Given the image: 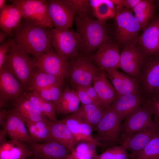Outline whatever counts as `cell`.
<instances>
[{
	"mask_svg": "<svg viewBox=\"0 0 159 159\" xmlns=\"http://www.w3.org/2000/svg\"><path fill=\"white\" fill-rule=\"evenodd\" d=\"M14 101L11 109L20 117L25 124L29 121L49 120L23 95Z\"/></svg>",
	"mask_w": 159,
	"mask_h": 159,
	"instance_id": "25",
	"label": "cell"
},
{
	"mask_svg": "<svg viewBox=\"0 0 159 159\" xmlns=\"http://www.w3.org/2000/svg\"><path fill=\"white\" fill-rule=\"evenodd\" d=\"M84 87L88 95L95 103L96 105L100 106L98 97L93 86L90 85Z\"/></svg>",
	"mask_w": 159,
	"mask_h": 159,
	"instance_id": "44",
	"label": "cell"
},
{
	"mask_svg": "<svg viewBox=\"0 0 159 159\" xmlns=\"http://www.w3.org/2000/svg\"><path fill=\"white\" fill-rule=\"evenodd\" d=\"M25 89L11 70H0V107L4 109L11 101H14L23 95Z\"/></svg>",
	"mask_w": 159,
	"mask_h": 159,
	"instance_id": "14",
	"label": "cell"
},
{
	"mask_svg": "<svg viewBox=\"0 0 159 159\" xmlns=\"http://www.w3.org/2000/svg\"><path fill=\"white\" fill-rule=\"evenodd\" d=\"M155 11L154 1L141 0L133 10L134 15L143 30L153 18Z\"/></svg>",
	"mask_w": 159,
	"mask_h": 159,
	"instance_id": "31",
	"label": "cell"
},
{
	"mask_svg": "<svg viewBox=\"0 0 159 159\" xmlns=\"http://www.w3.org/2000/svg\"><path fill=\"white\" fill-rule=\"evenodd\" d=\"M52 28L23 19L13 30L11 38L16 44L37 59L54 49L52 44Z\"/></svg>",
	"mask_w": 159,
	"mask_h": 159,
	"instance_id": "1",
	"label": "cell"
},
{
	"mask_svg": "<svg viewBox=\"0 0 159 159\" xmlns=\"http://www.w3.org/2000/svg\"><path fill=\"white\" fill-rule=\"evenodd\" d=\"M75 7L77 14H82L88 15L87 13L91 8L89 0H70Z\"/></svg>",
	"mask_w": 159,
	"mask_h": 159,
	"instance_id": "42",
	"label": "cell"
},
{
	"mask_svg": "<svg viewBox=\"0 0 159 159\" xmlns=\"http://www.w3.org/2000/svg\"><path fill=\"white\" fill-rule=\"evenodd\" d=\"M141 0H121L120 7H124L132 11Z\"/></svg>",
	"mask_w": 159,
	"mask_h": 159,
	"instance_id": "45",
	"label": "cell"
},
{
	"mask_svg": "<svg viewBox=\"0 0 159 159\" xmlns=\"http://www.w3.org/2000/svg\"><path fill=\"white\" fill-rule=\"evenodd\" d=\"M117 94V97L129 94H141L138 81L117 69L105 71Z\"/></svg>",
	"mask_w": 159,
	"mask_h": 159,
	"instance_id": "19",
	"label": "cell"
},
{
	"mask_svg": "<svg viewBox=\"0 0 159 159\" xmlns=\"http://www.w3.org/2000/svg\"><path fill=\"white\" fill-rule=\"evenodd\" d=\"M23 16L19 9L14 4H6L0 11V28L9 37L13 30L19 24Z\"/></svg>",
	"mask_w": 159,
	"mask_h": 159,
	"instance_id": "24",
	"label": "cell"
},
{
	"mask_svg": "<svg viewBox=\"0 0 159 159\" xmlns=\"http://www.w3.org/2000/svg\"><path fill=\"white\" fill-rule=\"evenodd\" d=\"M21 12L23 19L39 26L53 28L47 9V0H12Z\"/></svg>",
	"mask_w": 159,
	"mask_h": 159,
	"instance_id": "11",
	"label": "cell"
},
{
	"mask_svg": "<svg viewBox=\"0 0 159 159\" xmlns=\"http://www.w3.org/2000/svg\"><path fill=\"white\" fill-rule=\"evenodd\" d=\"M120 53L117 42H107L100 45L96 52L89 56L100 70L105 71L119 68Z\"/></svg>",
	"mask_w": 159,
	"mask_h": 159,
	"instance_id": "13",
	"label": "cell"
},
{
	"mask_svg": "<svg viewBox=\"0 0 159 159\" xmlns=\"http://www.w3.org/2000/svg\"><path fill=\"white\" fill-rule=\"evenodd\" d=\"M157 117L158 118V120H159V116L158 117Z\"/></svg>",
	"mask_w": 159,
	"mask_h": 159,
	"instance_id": "49",
	"label": "cell"
},
{
	"mask_svg": "<svg viewBox=\"0 0 159 159\" xmlns=\"http://www.w3.org/2000/svg\"><path fill=\"white\" fill-rule=\"evenodd\" d=\"M78 98L82 105L94 104L96 105L90 98L84 87H73Z\"/></svg>",
	"mask_w": 159,
	"mask_h": 159,
	"instance_id": "40",
	"label": "cell"
},
{
	"mask_svg": "<svg viewBox=\"0 0 159 159\" xmlns=\"http://www.w3.org/2000/svg\"><path fill=\"white\" fill-rule=\"evenodd\" d=\"M36 59L16 44L11 38L10 49L3 68L11 71L23 87L27 89L36 68Z\"/></svg>",
	"mask_w": 159,
	"mask_h": 159,
	"instance_id": "3",
	"label": "cell"
},
{
	"mask_svg": "<svg viewBox=\"0 0 159 159\" xmlns=\"http://www.w3.org/2000/svg\"><path fill=\"white\" fill-rule=\"evenodd\" d=\"M62 120L68 127L78 143L90 142L102 147L92 135V128L76 112Z\"/></svg>",
	"mask_w": 159,
	"mask_h": 159,
	"instance_id": "20",
	"label": "cell"
},
{
	"mask_svg": "<svg viewBox=\"0 0 159 159\" xmlns=\"http://www.w3.org/2000/svg\"><path fill=\"white\" fill-rule=\"evenodd\" d=\"M159 133V123L136 132L121 144L130 153V155L141 151Z\"/></svg>",
	"mask_w": 159,
	"mask_h": 159,
	"instance_id": "22",
	"label": "cell"
},
{
	"mask_svg": "<svg viewBox=\"0 0 159 159\" xmlns=\"http://www.w3.org/2000/svg\"><path fill=\"white\" fill-rule=\"evenodd\" d=\"M62 87V85H55L33 92L53 104L55 107L63 92Z\"/></svg>",
	"mask_w": 159,
	"mask_h": 159,
	"instance_id": "36",
	"label": "cell"
},
{
	"mask_svg": "<svg viewBox=\"0 0 159 159\" xmlns=\"http://www.w3.org/2000/svg\"><path fill=\"white\" fill-rule=\"evenodd\" d=\"M145 57L137 44L126 46L120 53L119 69L138 81Z\"/></svg>",
	"mask_w": 159,
	"mask_h": 159,
	"instance_id": "17",
	"label": "cell"
},
{
	"mask_svg": "<svg viewBox=\"0 0 159 159\" xmlns=\"http://www.w3.org/2000/svg\"><path fill=\"white\" fill-rule=\"evenodd\" d=\"M89 2L93 15L97 19L106 22L115 17L117 7L111 0H90Z\"/></svg>",
	"mask_w": 159,
	"mask_h": 159,
	"instance_id": "30",
	"label": "cell"
},
{
	"mask_svg": "<svg viewBox=\"0 0 159 159\" xmlns=\"http://www.w3.org/2000/svg\"><path fill=\"white\" fill-rule=\"evenodd\" d=\"M93 84L98 97L100 106L107 109L115 100L117 94L105 71H101L96 76Z\"/></svg>",
	"mask_w": 159,
	"mask_h": 159,
	"instance_id": "21",
	"label": "cell"
},
{
	"mask_svg": "<svg viewBox=\"0 0 159 159\" xmlns=\"http://www.w3.org/2000/svg\"><path fill=\"white\" fill-rule=\"evenodd\" d=\"M49 15L55 28H70L77 13L70 0H47Z\"/></svg>",
	"mask_w": 159,
	"mask_h": 159,
	"instance_id": "12",
	"label": "cell"
},
{
	"mask_svg": "<svg viewBox=\"0 0 159 159\" xmlns=\"http://www.w3.org/2000/svg\"><path fill=\"white\" fill-rule=\"evenodd\" d=\"M52 140L63 145L71 151L78 143L65 124L62 120L49 121Z\"/></svg>",
	"mask_w": 159,
	"mask_h": 159,
	"instance_id": "26",
	"label": "cell"
},
{
	"mask_svg": "<svg viewBox=\"0 0 159 159\" xmlns=\"http://www.w3.org/2000/svg\"><path fill=\"white\" fill-rule=\"evenodd\" d=\"M49 121H29L25 123L31 137L35 143H42L52 140Z\"/></svg>",
	"mask_w": 159,
	"mask_h": 159,
	"instance_id": "33",
	"label": "cell"
},
{
	"mask_svg": "<svg viewBox=\"0 0 159 159\" xmlns=\"http://www.w3.org/2000/svg\"><path fill=\"white\" fill-rule=\"evenodd\" d=\"M155 1L156 2L157 4H158V5L159 6V0H156Z\"/></svg>",
	"mask_w": 159,
	"mask_h": 159,
	"instance_id": "48",
	"label": "cell"
},
{
	"mask_svg": "<svg viewBox=\"0 0 159 159\" xmlns=\"http://www.w3.org/2000/svg\"><path fill=\"white\" fill-rule=\"evenodd\" d=\"M101 71L89 56L78 54L69 61L68 77L73 87L92 85Z\"/></svg>",
	"mask_w": 159,
	"mask_h": 159,
	"instance_id": "6",
	"label": "cell"
},
{
	"mask_svg": "<svg viewBox=\"0 0 159 159\" xmlns=\"http://www.w3.org/2000/svg\"><path fill=\"white\" fill-rule=\"evenodd\" d=\"M0 142L6 140V136L28 144L35 143L31 137L20 117L11 109L0 110Z\"/></svg>",
	"mask_w": 159,
	"mask_h": 159,
	"instance_id": "7",
	"label": "cell"
},
{
	"mask_svg": "<svg viewBox=\"0 0 159 159\" xmlns=\"http://www.w3.org/2000/svg\"><path fill=\"white\" fill-rule=\"evenodd\" d=\"M23 95L29 100L35 108L43 114L42 103L40 97L34 93L28 90L25 91Z\"/></svg>",
	"mask_w": 159,
	"mask_h": 159,
	"instance_id": "39",
	"label": "cell"
},
{
	"mask_svg": "<svg viewBox=\"0 0 159 159\" xmlns=\"http://www.w3.org/2000/svg\"><path fill=\"white\" fill-rule=\"evenodd\" d=\"M6 0H0V10H1L6 4Z\"/></svg>",
	"mask_w": 159,
	"mask_h": 159,
	"instance_id": "47",
	"label": "cell"
},
{
	"mask_svg": "<svg viewBox=\"0 0 159 159\" xmlns=\"http://www.w3.org/2000/svg\"><path fill=\"white\" fill-rule=\"evenodd\" d=\"M28 159L27 158V159Z\"/></svg>",
	"mask_w": 159,
	"mask_h": 159,
	"instance_id": "50",
	"label": "cell"
},
{
	"mask_svg": "<svg viewBox=\"0 0 159 159\" xmlns=\"http://www.w3.org/2000/svg\"><path fill=\"white\" fill-rule=\"evenodd\" d=\"M70 28H52V44L54 50L69 61L81 50L80 38Z\"/></svg>",
	"mask_w": 159,
	"mask_h": 159,
	"instance_id": "8",
	"label": "cell"
},
{
	"mask_svg": "<svg viewBox=\"0 0 159 159\" xmlns=\"http://www.w3.org/2000/svg\"><path fill=\"white\" fill-rule=\"evenodd\" d=\"M121 122L118 114L111 107L106 110L94 129L96 132L94 138L102 147L108 148L120 145Z\"/></svg>",
	"mask_w": 159,
	"mask_h": 159,
	"instance_id": "4",
	"label": "cell"
},
{
	"mask_svg": "<svg viewBox=\"0 0 159 159\" xmlns=\"http://www.w3.org/2000/svg\"><path fill=\"white\" fill-rule=\"evenodd\" d=\"M144 100L140 94H127L117 97L110 107L118 114L122 122L142 105Z\"/></svg>",
	"mask_w": 159,
	"mask_h": 159,
	"instance_id": "23",
	"label": "cell"
},
{
	"mask_svg": "<svg viewBox=\"0 0 159 159\" xmlns=\"http://www.w3.org/2000/svg\"><path fill=\"white\" fill-rule=\"evenodd\" d=\"M35 65V67L63 80L68 76L69 61L54 49L37 58Z\"/></svg>",
	"mask_w": 159,
	"mask_h": 159,
	"instance_id": "15",
	"label": "cell"
},
{
	"mask_svg": "<svg viewBox=\"0 0 159 159\" xmlns=\"http://www.w3.org/2000/svg\"><path fill=\"white\" fill-rule=\"evenodd\" d=\"M106 110L100 106L94 104L82 105L75 112L94 129Z\"/></svg>",
	"mask_w": 159,
	"mask_h": 159,
	"instance_id": "32",
	"label": "cell"
},
{
	"mask_svg": "<svg viewBox=\"0 0 159 159\" xmlns=\"http://www.w3.org/2000/svg\"><path fill=\"white\" fill-rule=\"evenodd\" d=\"M77 33L81 42V50L90 54L102 44L111 41L106 22L94 19L89 16L77 14L74 18Z\"/></svg>",
	"mask_w": 159,
	"mask_h": 159,
	"instance_id": "2",
	"label": "cell"
},
{
	"mask_svg": "<svg viewBox=\"0 0 159 159\" xmlns=\"http://www.w3.org/2000/svg\"><path fill=\"white\" fill-rule=\"evenodd\" d=\"M116 7L115 18L116 25L115 37L117 42L124 47L137 44L141 29L133 11L124 7Z\"/></svg>",
	"mask_w": 159,
	"mask_h": 159,
	"instance_id": "5",
	"label": "cell"
},
{
	"mask_svg": "<svg viewBox=\"0 0 159 159\" xmlns=\"http://www.w3.org/2000/svg\"><path fill=\"white\" fill-rule=\"evenodd\" d=\"M8 37V35L4 32L0 30V43L1 44L5 41Z\"/></svg>",
	"mask_w": 159,
	"mask_h": 159,
	"instance_id": "46",
	"label": "cell"
},
{
	"mask_svg": "<svg viewBox=\"0 0 159 159\" xmlns=\"http://www.w3.org/2000/svg\"><path fill=\"white\" fill-rule=\"evenodd\" d=\"M28 146L34 159H65L71 153L68 148L53 140L29 144Z\"/></svg>",
	"mask_w": 159,
	"mask_h": 159,
	"instance_id": "18",
	"label": "cell"
},
{
	"mask_svg": "<svg viewBox=\"0 0 159 159\" xmlns=\"http://www.w3.org/2000/svg\"><path fill=\"white\" fill-rule=\"evenodd\" d=\"M153 115L150 110L143 104L130 114L120 125V145L136 132L157 125L158 123L152 120Z\"/></svg>",
	"mask_w": 159,
	"mask_h": 159,
	"instance_id": "9",
	"label": "cell"
},
{
	"mask_svg": "<svg viewBox=\"0 0 159 159\" xmlns=\"http://www.w3.org/2000/svg\"><path fill=\"white\" fill-rule=\"evenodd\" d=\"M95 144L82 142L77 144L65 159H95L97 155Z\"/></svg>",
	"mask_w": 159,
	"mask_h": 159,
	"instance_id": "34",
	"label": "cell"
},
{
	"mask_svg": "<svg viewBox=\"0 0 159 159\" xmlns=\"http://www.w3.org/2000/svg\"><path fill=\"white\" fill-rule=\"evenodd\" d=\"M64 80L36 67L27 89L34 92L55 85H63Z\"/></svg>",
	"mask_w": 159,
	"mask_h": 159,
	"instance_id": "28",
	"label": "cell"
},
{
	"mask_svg": "<svg viewBox=\"0 0 159 159\" xmlns=\"http://www.w3.org/2000/svg\"><path fill=\"white\" fill-rule=\"evenodd\" d=\"M0 143V159H26L31 156L25 143L12 139Z\"/></svg>",
	"mask_w": 159,
	"mask_h": 159,
	"instance_id": "27",
	"label": "cell"
},
{
	"mask_svg": "<svg viewBox=\"0 0 159 159\" xmlns=\"http://www.w3.org/2000/svg\"><path fill=\"white\" fill-rule=\"evenodd\" d=\"M143 104L149 108L153 115L159 116V92L145 99Z\"/></svg>",
	"mask_w": 159,
	"mask_h": 159,
	"instance_id": "38",
	"label": "cell"
},
{
	"mask_svg": "<svg viewBox=\"0 0 159 159\" xmlns=\"http://www.w3.org/2000/svg\"><path fill=\"white\" fill-rule=\"evenodd\" d=\"M41 98L44 115L50 121H54L57 120L56 117L54 106L52 103Z\"/></svg>",
	"mask_w": 159,
	"mask_h": 159,
	"instance_id": "41",
	"label": "cell"
},
{
	"mask_svg": "<svg viewBox=\"0 0 159 159\" xmlns=\"http://www.w3.org/2000/svg\"><path fill=\"white\" fill-rule=\"evenodd\" d=\"M130 157L126 148L120 145L108 148L95 159H128Z\"/></svg>",
	"mask_w": 159,
	"mask_h": 159,
	"instance_id": "37",
	"label": "cell"
},
{
	"mask_svg": "<svg viewBox=\"0 0 159 159\" xmlns=\"http://www.w3.org/2000/svg\"><path fill=\"white\" fill-rule=\"evenodd\" d=\"M130 156L134 159H159V133L141 151Z\"/></svg>",
	"mask_w": 159,
	"mask_h": 159,
	"instance_id": "35",
	"label": "cell"
},
{
	"mask_svg": "<svg viewBox=\"0 0 159 159\" xmlns=\"http://www.w3.org/2000/svg\"><path fill=\"white\" fill-rule=\"evenodd\" d=\"M138 82L145 99L159 92V56L145 58Z\"/></svg>",
	"mask_w": 159,
	"mask_h": 159,
	"instance_id": "10",
	"label": "cell"
},
{
	"mask_svg": "<svg viewBox=\"0 0 159 159\" xmlns=\"http://www.w3.org/2000/svg\"><path fill=\"white\" fill-rule=\"evenodd\" d=\"M137 44L145 57L159 56V15L143 30Z\"/></svg>",
	"mask_w": 159,
	"mask_h": 159,
	"instance_id": "16",
	"label": "cell"
},
{
	"mask_svg": "<svg viewBox=\"0 0 159 159\" xmlns=\"http://www.w3.org/2000/svg\"><path fill=\"white\" fill-rule=\"evenodd\" d=\"M10 38H8L0 45V70L1 69L5 62L7 54L9 51L10 44Z\"/></svg>",
	"mask_w": 159,
	"mask_h": 159,
	"instance_id": "43",
	"label": "cell"
},
{
	"mask_svg": "<svg viewBox=\"0 0 159 159\" xmlns=\"http://www.w3.org/2000/svg\"><path fill=\"white\" fill-rule=\"evenodd\" d=\"M80 102L74 90L66 88L63 91L55 106L56 112L64 114L73 113L79 108Z\"/></svg>",
	"mask_w": 159,
	"mask_h": 159,
	"instance_id": "29",
	"label": "cell"
}]
</instances>
